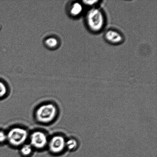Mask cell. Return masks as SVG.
<instances>
[{"label":"cell","mask_w":157,"mask_h":157,"mask_svg":"<svg viewBox=\"0 0 157 157\" xmlns=\"http://www.w3.org/2000/svg\"><path fill=\"white\" fill-rule=\"evenodd\" d=\"M59 110L56 105L52 102L43 103L36 108L34 117L37 122L47 125L53 123L57 118Z\"/></svg>","instance_id":"obj_1"},{"label":"cell","mask_w":157,"mask_h":157,"mask_svg":"<svg viewBox=\"0 0 157 157\" xmlns=\"http://www.w3.org/2000/svg\"><path fill=\"white\" fill-rule=\"evenodd\" d=\"M7 143L13 147L19 148L29 140V133L25 128L21 126H15L9 129L6 132Z\"/></svg>","instance_id":"obj_2"},{"label":"cell","mask_w":157,"mask_h":157,"mask_svg":"<svg viewBox=\"0 0 157 157\" xmlns=\"http://www.w3.org/2000/svg\"><path fill=\"white\" fill-rule=\"evenodd\" d=\"M86 21L88 27L90 30L94 32H98L104 27V17L99 9H93L87 13Z\"/></svg>","instance_id":"obj_3"},{"label":"cell","mask_w":157,"mask_h":157,"mask_svg":"<svg viewBox=\"0 0 157 157\" xmlns=\"http://www.w3.org/2000/svg\"><path fill=\"white\" fill-rule=\"evenodd\" d=\"M49 138L45 132L41 130H35L30 133L29 144L35 150H43L47 148Z\"/></svg>","instance_id":"obj_4"},{"label":"cell","mask_w":157,"mask_h":157,"mask_svg":"<svg viewBox=\"0 0 157 157\" xmlns=\"http://www.w3.org/2000/svg\"><path fill=\"white\" fill-rule=\"evenodd\" d=\"M66 138L61 134H56L49 138L47 148L52 154L59 155L66 150Z\"/></svg>","instance_id":"obj_5"},{"label":"cell","mask_w":157,"mask_h":157,"mask_svg":"<svg viewBox=\"0 0 157 157\" xmlns=\"http://www.w3.org/2000/svg\"><path fill=\"white\" fill-rule=\"evenodd\" d=\"M105 37L107 40L112 44H118L123 40L122 36L121 34L115 30L108 31L105 33Z\"/></svg>","instance_id":"obj_6"},{"label":"cell","mask_w":157,"mask_h":157,"mask_svg":"<svg viewBox=\"0 0 157 157\" xmlns=\"http://www.w3.org/2000/svg\"><path fill=\"white\" fill-rule=\"evenodd\" d=\"M20 154L24 157H29L32 156L35 150L29 143H26L19 147Z\"/></svg>","instance_id":"obj_7"},{"label":"cell","mask_w":157,"mask_h":157,"mask_svg":"<svg viewBox=\"0 0 157 157\" xmlns=\"http://www.w3.org/2000/svg\"><path fill=\"white\" fill-rule=\"evenodd\" d=\"M82 10V7L79 3L76 2L72 5L70 8L71 15L73 16H77L81 13Z\"/></svg>","instance_id":"obj_8"},{"label":"cell","mask_w":157,"mask_h":157,"mask_svg":"<svg viewBox=\"0 0 157 157\" xmlns=\"http://www.w3.org/2000/svg\"><path fill=\"white\" fill-rule=\"evenodd\" d=\"M77 141L75 138H70L66 140V150L72 151L75 150L77 148Z\"/></svg>","instance_id":"obj_9"},{"label":"cell","mask_w":157,"mask_h":157,"mask_svg":"<svg viewBox=\"0 0 157 157\" xmlns=\"http://www.w3.org/2000/svg\"><path fill=\"white\" fill-rule=\"evenodd\" d=\"M8 92V88L7 85L3 82L0 81V100L5 98Z\"/></svg>","instance_id":"obj_10"},{"label":"cell","mask_w":157,"mask_h":157,"mask_svg":"<svg viewBox=\"0 0 157 157\" xmlns=\"http://www.w3.org/2000/svg\"><path fill=\"white\" fill-rule=\"evenodd\" d=\"M46 45L50 48H56L58 44V41L56 38L54 37L48 38L45 41Z\"/></svg>","instance_id":"obj_11"},{"label":"cell","mask_w":157,"mask_h":157,"mask_svg":"<svg viewBox=\"0 0 157 157\" xmlns=\"http://www.w3.org/2000/svg\"><path fill=\"white\" fill-rule=\"evenodd\" d=\"M7 143V134L6 132L0 130V145Z\"/></svg>","instance_id":"obj_12"},{"label":"cell","mask_w":157,"mask_h":157,"mask_svg":"<svg viewBox=\"0 0 157 157\" xmlns=\"http://www.w3.org/2000/svg\"><path fill=\"white\" fill-rule=\"evenodd\" d=\"M98 1H83V2L85 4L89 6H92V5L94 4L95 3L98 2Z\"/></svg>","instance_id":"obj_13"}]
</instances>
